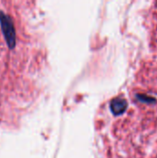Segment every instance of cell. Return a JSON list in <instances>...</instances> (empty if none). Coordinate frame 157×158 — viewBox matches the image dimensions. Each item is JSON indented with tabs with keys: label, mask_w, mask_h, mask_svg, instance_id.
<instances>
[{
	"label": "cell",
	"mask_w": 157,
	"mask_h": 158,
	"mask_svg": "<svg viewBox=\"0 0 157 158\" xmlns=\"http://www.w3.org/2000/svg\"><path fill=\"white\" fill-rule=\"evenodd\" d=\"M0 26L7 46L13 49L16 45V32L13 22L9 16L0 10Z\"/></svg>",
	"instance_id": "6da1fadb"
},
{
	"label": "cell",
	"mask_w": 157,
	"mask_h": 158,
	"mask_svg": "<svg viewBox=\"0 0 157 158\" xmlns=\"http://www.w3.org/2000/svg\"><path fill=\"white\" fill-rule=\"evenodd\" d=\"M129 107L127 100L123 97H116L110 102V110L114 116L123 115Z\"/></svg>",
	"instance_id": "7a4b0ae2"
},
{
	"label": "cell",
	"mask_w": 157,
	"mask_h": 158,
	"mask_svg": "<svg viewBox=\"0 0 157 158\" xmlns=\"http://www.w3.org/2000/svg\"><path fill=\"white\" fill-rule=\"evenodd\" d=\"M136 99L138 101H140L143 104H147V105H152V104H155L156 103V99L153 96H149L147 94H137L136 95Z\"/></svg>",
	"instance_id": "3957f363"
}]
</instances>
